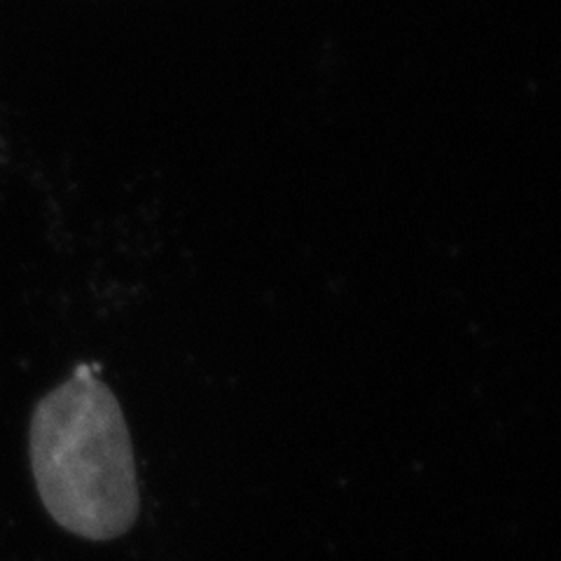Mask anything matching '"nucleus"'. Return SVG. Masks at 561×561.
<instances>
[{
  "label": "nucleus",
  "instance_id": "f257e3e1",
  "mask_svg": "<svg viewBox=\"0 0 561 561\" xmlns=\"http://www.w3.org/2000/svg\"><path fill=\"white\" fill-rule=\"evenodd\" d=\"M99 365H80L31 416V468L49 517L87 540L127 534L140 507L125 414L101 381Z\"/></svg>",
  "mask_w": 561,
  "mask_h": 561
}]
</instances>
